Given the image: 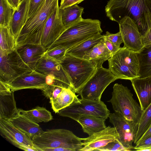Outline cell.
I'll return each mask as SVG.
<instances>
[{"mask_svg":"<svg viewBox=\"0 0 151 151\" xmlns=\"http://www.w3.org/2000/svg\"><path fill=\"white\" fill-rule=\"evenodd\" d=\"M0 81L8 83L21 75L32 70L22 60L16 49L0 54Z\"/></svg>","mask_w":151,"mask_h":151,"instance_id":"30bf717a","label":"cell"},{"mask_svg":"<svg viewBox=\"0 0 151 151\" xmlns=\"http://www.w3.org/2000/svg\"><path fill=\"white\" fill-rule=\"evenodd\" d=\"M105 120L94 116L83 115L80 117L77 122L81 126L83 132L90 136L105 129Z\"/></svg>","mask_w":151,"mask_h":151,"instance_id":"cb8c5ba5","label":"cell"},{"mask_svg":"<svg viewBox=\"0 0 151 151\" xmlns=\"http://www.w3.org/2000/svg\"><path fill=\"white\" fill-rule=\"evenodd\" d=\"M16 47V39L9 27L0 26V54H7Z\"/></svg>","mask_w":151,"mask_h":151,"instance_id":"484cf974","label":"cell"},{"mask_svg":"<svg viewBox=\"0 0 151 151\" xmlns=\"http://www.w3.org/2000/svg\"><path fill=\"white\" fill-rule=\"evenodd\" d=\"M12 91L8 85L0 81V95H4L10 93Z\"/></svg>","mask_w":151,"mask_h":151,"instance_id":"60d3db41","label":"cell"},{"mask_svg":"<svg viewBox=\"0 0 151 151\" xmlns=\"http://www.w3.org/2000/svg\"><path fill=\"white\" fill-rule=\"evenodd\" d=\"M46 75L35 70L26 72L7 83L14 91L24 89H37L42 90L47 86Z\"/></svg>","mask_w":151,"mask_h":151,"instance_id":"2e32d148","label":"cell"},{"mask_svg":"<svg viewBox=\"0 0 151 151\" xmlns=\"http://www.w3.org/2000/svg\"><path fill=\"white\" fill-rule=\"evenodd\" d=\"M102 32L99 20L83 18L66 28L47 50L62 47L68 50Z\"/></svg>","mask_w":151,"mask_h":151,"instance_id":"3957f363","label":"cell"},{"mask_svg":"<svg viewBox=\"0 0 151 151\" xmlns=\"http://www.w3.org/2000/svg\"><path fill=\"white\" fill-rule=\"evenodd\" d=\"M15 9L7 0H0V26L9 27Z\"/></svg>","mask_w":151,"mask_h":151,"instance_id":"1f68e13d","label":"cell"},{"mask_svg":"<svg viewBox=\"0 0 151 151\" xmlns=\"http://www.w3.org/2000/svg\"><path fill=\"white\" fill-rule=\"evenodd\" d=\"M109 118L118 134V141L127 151L133 149L132 143L135 135L127 121L121 113L117 111L110 113Z\"/></svg>","mask_w":151,"mask_h":151,"instance_id":"9a60e30c","label":"cell"},{"mask_svg":"<svg viewBox=\"0 0 151 151\" xmlns=\"http://www.w3.org/2000/svg\"><path fill=\"white\" fill-rule=\"evenodd\" d=\"M45 1V0H30L27 19L37 11Z\"/></svg>","mask_w":151,"mask_h":151,"instance_id":"74e56055","label":"cell"},{"mask_svg":"<svg viewBox=\"0 0 151 151\" xmlns=\"http://www.w3.org/2000/svg\"><path fill=\"white\" fill-rule=\"evenodd\" d=\"M59 6L58 0H45L37 11L27 19L16 39V47L25 44H41L45 23Z\"/></svg>","mask_w":151,"mask_h":151,"instance_id":"7a4b0ae2","label":"cell"},{"mask_svg":"<svg viewBox=\"0 0 151 151\" xmlns=\"http://www.w3.org/2000/svg\"><path fill=\"white\" fill-rule=\"evenodd\" d=\"M62 17V10L59 6L47 20L42 36L41 44L47 50L65 29Z\"/></svg>","mask_w":151,"mask_h":151,"instance_id":"7c38bea8","label":"cell"},{"mask_svg":"<svg viewBox=\"0 0 151 151\" xmlns=\"http://www.w3.org/2000/svg\"><path fill=\"white\" fill-rule=\"evenodd\" d=\"M83 9L77 4L61 9L62 22L65 28L83 19Z\"/></svg>","mask_w":151,"mask_h":151,"instance_id":"f546056e","label":"cell"},{"mask_svg":"<svg viewBox=\"0 0 151 151\" xmlns=\"http://www.w3.org/2000/svg\"><path fill=\"white\" fill-rule=\"evenodd\" d=\"M30 0H22L14 11L9 27L17 38L27 19Z\"/></svg>","mask_w":151,"mask_h":151,"instance_id":"ffe728a7","label":"cell"},{"mask_svg":"<svg viewBox=\"0 0 151 151\" xmlns=\"http://www.w3.org/2000/svg\"><path fill=\"white\" fill-rule=\"evenodd\" d=\"M85 0H61L60 8L63 9L67 7L78 4Z\"/></svg>","mask_w":151,"mask_h":151,"instance_id":"f35d334b","label":"cell"},{"mask_svg":"<svg viewBox=\"0 0 151 151\" xmlns=\"http://www.w3.org/2000/svg\"><path fill=\"white\" fill-rule=\"evenodd\" d=\"M19 114L23 115L33 122L38 123L47 122L52 120L51 113L45 108L37 106L29 110L18 109Z\"/></svg>","mask_w":151,"mask_h":151,"instance_id":"83f0119b","label":"cell"},{"mask_svg":"<svg viewBox=\"0 0 151 151\" xmlns=\"http://www.w3.org/2000/svg\"><path fill=\"white\" fill-rule=\"evenodd\" d=\"M9 5L15 9H16L22 0H7Z\"/></svg>","mask_w":151,"mask_h":151,"instance_id":"ee69618b","label":"cell"},{"mask_svg":"<svg viewBox=\"0 0 151 151\" xmlns=\"http://www.w3.org/2000/svg\"><path fill=\"white\" fill-rule=\"evenodd\" d=\"M104 36L105 39L113 43L118 47H120V45L123 43V38L120 31L116 34L111 33L107 31Z\"/></svg>","mask_w":151,"mask_h":151,"instance_id":"d590c367","label":"cell"},{"mask_svg":"<svg viewBox=\"0 0 151 151\" xmlns=\"http://www.w3.org/2000/svg\"><path fill=\"white\" fill-rule=\"evenodd\" d=\"M118 23L124 46L133 51L139 52L144 47L142 42V36L133 20L125 16Z\"/></svg>","mask_w":151,"mask_h":151,"instance_id":"4fadbf2b","label":"cell"},{"mask_svg":"<svg viewBox=\"0 0 151 151\" xmlns=\"http://www.w3.org/2000/svg\"><path fill=\"white\" fill-rule=\"evenodd\" d=\"M34 70L46 76L53 75L55 81L61 83L64 88L73 91L68 75L60 62L44 55Z\"/></svg>","mask_w":151,"mask_h":151,"instance_id":"8fae6325","label":"cell"},{"mask_svg":"<svg viewBox=\"0 0 151 151\" xmlns=\"http://www.w3.org/2000/svg\"><path fill=\"white\" fill-rule=\"evenodd\" d=\"M63 88V86L61 83L55 81L52 84L47 85L42 91L43 95L49 98L50 101H52L58 97Z\"/></svg>","mask_w":151,"mask_h":151,"instance_id":"d6a6232c","label":"cell"},{"mask_svg":"<svg viewBox=\"0 0 151 151\" xmlns=\"http://www.w3.org/2000/svg\"><path fill=\"white\" fill-rule=\"evenodd\" d=\"M119 135L114 127L109 126L104 129L89 136L82 138L83 141V151H96L109 142L118 139Z\"/></svg>","mask_w":151,"mask_h":151,"instance_id":"e0dca14e","label":"cell"},{"mask_svg":"<svg viewBox=\"0 0 151 151\" xmlns=\"http://www.w3.org/2000/svg\"><path fill=\"white\" fill-rule=\"evenodd\" d=\"M104 39L87 52L83 59L92 62L97 69L102 67L103 63L108 60L112 54L106 46Z\"/></svg>","mask_w":151,"mask_h":151,"instance_id":"44dd1931","label":"cell"},{"mask_svg":"<svg viewBox=\"0 0 151 151\" xmlns=\"http://www.w3.org/2000/svg\"><path fill=\"white\" fill-rule=\"evenodd\" d=\"M151 135V124L148 128L147 130L146 131L145 133L143 134L141 138L137 142L139 141H140L145 138L148 137Z\"/></svg>","mask_w":151,"mask_h":151,"instance_id":"f6af8a7d","label":"cell"},{"mask_svg":"<svg viewBox=\"0 0 151 151\" xmlns=\"http://www.w3.org/2000/svg\"><path fill=\"white\" fill-rule=\"evenodd\" d=\"M110 113L106 105L101 100L78 99L57 113L77 122L79 118L83 115L92 116L106 120Z\"/></svg>","mask_w":151,"mask_h":151,"instance_id":"ba28073f","label":"cell"},{"mask_svg":"<svg viewBox=\"0 0 151 151\" xmlns=\"http://www.w3.org/2000/svg\"><path fill=\"white\" fill-rule=\"evenodd\" d=\"M105 12L110 19L118 23L129 17L142 37L151 28V0H109Z\"/></svg>","mask_w":151,"mask_h":151,"instance_id":"6da1fadb","label":"cell"},{"mask_svg":"<svg viewBox=\"0 0 151 151\" xmlns=\"http://www.w3.org/2000/svg\"><path fill=\"white\" fill-rule=\"evenodd\" d=\"M32 139L34 145L40 151L58 147L68 149L70 151H80L83 147L82 138L66 129H47Z\"/></svg>","mask_w":151,"mask_h":151,"instance_id":"5b68a950","label":"cell"},{"mask_svg":"<svg viewBox=\"0 0 151 151\" xmlns=\"http://www.w3.org/2000/svg\"><path fill=\"white\" fill-rule=\"evenodd\" d=\"M139 68V78L151 75V44L144 46L137 52Z\"/></svg>","mask_w":151,"mask_h":151,"instance_id":"f1b7e54d","label":"cell"},{"mask_svg":"<svg viewBox=\"0 0 151 151\" xmlns=\"http://www.w3.org/2000/svg\"><path fill=\"white\" fill-rule=\"evenodd\" d=\"M104 39L101 34L89 38L68 50L65 55H69L83 58L85 54Z\"/></svg>","mask_w":151,"mask_h":151,"instance_id":"d4e9b609","label":"cell"},{"mask_svg":"<svg viewBox=\"0 0 151 151\" xmlns=\"http://www.w3.org/2000/svg\"><path fill=\"white\" fill-rule=\"evenodd\" d=\"M17 51L23 61L34 70L47 50L41 44H25L16 47Z\"/></svg>","mask_w":151,"mask_h":151,"instance_id":"ac0fdd59","label":"cell"},{"mask_svg":"<svg viewBox=\"0 0 151 151\" xmlns=\"http://www.w3.org/2000/svg\"><path fill=\"white\" fill-rule=\"evenodd\" d=\"M55 78L54 76L52 74L47 75L46 78V83L47 85L52 84L55 81Z\"/></svg>","mask_w":151,"mask_h":151,"instance_id":"7bdbcfd3","label":"cell"},{"mask_svg":"<svg viewBox=\"0 0 151 151\" xmlns=\"http://www.w3.org/2000/svg\"><path fill=\"white\" fill-rule=\"evenodd\" d=\"M67 50L64 47H56L47 50L44 55L60 62L65 56Z\"/></svg>","mask_w":151,"mask_h":151,"instance_id":"836d02e7","label":"cell"},{"mask_svg":"<svg viewBox=\"0 0 151 151\" xmlns=\"http://www.w3.org/2000/svg\"><path fill=\"white\" fill-rule=\"evenodd\" d=\"M9 120L14 126L32 138L44 131L38 123L33 122L22 115L19 114Z\"/></svg>","mask_w":151,"mask_h":151,"instance_id":"7402d4cb","label":"cell"},{"mask_svg":"<svg viewBox=\"0 0 151 151\" xmlns=\"http://www.w3.org/2000/svg\"><path fill=\"white\" fill-rule=\"evenodd\" d=\"M108 101L111 103L114 111L118 112L124 116L136 136L143 111L133 98L130 90L122 84L116 83L113 87L112 97Z\"/></svg>","mask_w":151,"mask_h":151,"instance_id":"277c9868","label":"cell"},{"mask_svg":"<svg viewBox=\"0 0 151 151\" xmlns=\"http://www.w3.org/2000/svg\"><path fill=\"white\" fill-rule=\"evenodd\" d=\"M143 111L151 103V75L131 80Z\"/></svg>","mask_w":151,"mask_h":151,"instance_id":"d6986e66","label":"cell"},{"mask_svg":"<svg viewBox=\"0 0 151 151\" xmlns=\"http://www.w3.org/2000/svg\"><path fill=\"white\" fill-rule=\"evenodd\" d=\"M109 69L102 67L97 69L94 75L79 90L82 99L100 100L107 86L117 79Z\"/></svg>","mask_w":151,"mask_h":151,"instance_id":"9c48e42d","label":"cell"},{"mask_svg":"<svg viewBox=\"0 0 151 151\" xmlns=\"http://www.w3.org/2000/svg\"><path fill=\"white\" fill-rule=\"evenodd\" d=\"M1 136L19 149L27 146L39 150L34 145L32 138L14 126L9 119L0 118Z\"/></svg>","mask_w":151,"mask_h":151,"instance_id":"5bb4252c","label":"cell"},{"mask_svg":"<svg viewBox=\"0 0 151 151\" xmlns=\"http://www.w3.org/2000/svg\"><path fill=\"white\" fill-rule=\"evenodd\" d=\"M14 92L0 95V118L9 120L19 114Z\"/></svg>","mask_w":151,"mask_h":151,"instance_id":"603a6c76","label":"cell"},{"mask_svg":"<svg viewBox=\"0 0 151 151\" xmlns=\"http://www.w3.org/2000/svg\"><path fill=\"white\" fill-rule=\"evenodd\" d=\"M133 149L139 151H151V135L138 142Z\"/></svg>","mask_w":151,"mask_h":151,"instance_id":"8d00e7d4","label":"cell"},{"mask_svg":"<svg viewBox=\"0 0 151 151\" xmlns=\"http://www.w3.org/2000/svg\"><path fill=\"white\" fill-rule=\"evenodd\" d=\"M96 151H127L120 143L116 139L110 142L107 145L97 149Z\"/></svg>","mask_w":151,"mask_h":151,"instance_id":"e575fe53","label":"cell"},{"mask_svg":"<svg viewBox=\"0 0 151 151\" xmlns=\"http://www.w3.org/2000/svg\"><path fill=\"white\" fill-rule=\"evenodd\" d=\"M104 42L106 46L109 50L112 53V54L118 51L120 48V47L119 48L118 47L113 43L105 38Z\"/></svg>","mask_w":151,"mask_h":151,"instance_id":"ab89813d","label":"cell"},{"mask_svg":"<svg viewBox=\"0 0 151 151\" xmlns=\"http://www.w3.org/2000/svg\"><path fill=\"white\" fill-rule=\"evenodd\" d=\"M78 99L73 90L64 88L58 97L54 100L50 101V103L53 111L57 113Z\"/></svg>","mask_w":151,"mask_h":151,"instance_id":"4316f807","label":"cell"},{"mask_svg":"<svg viewBox=\"0 0 151 151\" xmlns=\"http://www.w3.org/2000/svg\"><path fill=\"white\" fill-rule=\"evenodd\" d=\"M60 63L68 75L73 91L77 93L97 70L90 61L69 55H65Z\"/></svg>","mask_w":151,"mask_h":151,"instance_id":"52a82bcc","label":"cell"},{"mask_svg":"<svg viewBox=\"0 0 151 151\" xmlns=\"http://www.w3.org/2000/svg\"><path fill=\"white\" fill-rule=\"evenodd\" d=\"M109 69L117 79L131 80L139 78L137 53L124 46L108 60Z\"/></svg>","mask_w":151,"mask_h":151,"instance_id":"8992f818","label":"cell"},{"mask_svg":"<svg viewBox=\"0 0 151 151\" xmlns=\"http://www.w3.org/2000/svg\"><path fill=\"white\" fill-rule=\"evenodd\" d=\"M142 42L144 46L151 44V28L142 37Z\"/></svg>","mask_w":151,"mask_h":151,"instance_id":"b9f144b4","label":"cell"},{"mask_svg":"<svg viewBox=\"0 0 151 151\" xmlns=\"http://www.w3.org/2000/svg\"><path fill=\"white\" fill-rule=\"evenodd\" d=\"M151 124V103L143 111L134 143L136 144Z\"/></svg>","mask_w":151,"mask_h":151,"instance_id":"4dcf8cb0","label":"cell"}]
</instances>
